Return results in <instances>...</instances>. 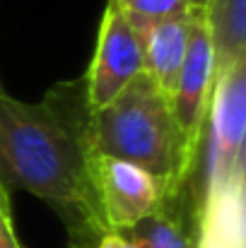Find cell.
Instances as JSON below:
<instances>
[{"label":"cell","instance_id":"obj_1","mask_svg":"<svg viewBox=\"0 0 246 248\" xmlns=\"http://www.w3.org/2000/svg\"><path fill=\"white\" fill-rule=\"evenodd\" d=\"M84 80L51 87L39 101H22L0 84V186L44 200L75 248L109 234L92 181V138Z\"/></svg>","mask_w":246,"mask_h":248},{"label":"cell","instance_id":"obj_2","mask_svg":"<svg viewBox=\"0 0 246 248\" xmlns=\"http://www.w3.org/2000/svg\"><path fill=\"white\" fill-rule=\"evenodd\" d=\"M94 155L140 166L166 193L196 178L200 188V155L181 130L171 99L140 73L111 104L89 116Z\"/></svg>","mask_w":246,"mask_h":248},{"label":"cell","instance_id":"obj_3","mask_svg":"<svg viewBox=\"0 0 246 248\" xmlns=\"http://www.w3.org/2000/svg\"><path fill=\"white\" fill-rule=\"evenodd\" d=\"M246 138V58L215 73V87L208 104L203 155H200V195L208 183L230 176L244 166Z\"/></svg>","mask_w":246,"mask_h":248},{"label":"cell","instance_id":"obj_4","mask_svg":"<svg viewBox=\"0 0 246 248\" xmlns=\"http://www.w3.org/2000/svg\"><path fill=\"white\" fill-rule=\"evenodd\" d=\"M140 73H143L140 36L114 5H106L99 24L94 58L89 63L87 75L82 78L89 111L94 113L106 104H111Z\"/></svg>","mask_w":246,"mask_h":248},{"label":"cell","instance_id":"obj_5","mask_svg":"<svg viewBox=\"0 0 246 248\" xmlns=\"http://www.w3.org/2000/svg\"><path fill=\"white\" fill-rule=\"evenodd\" d=\"M92 181L101 219L109 232H128L164 200L166 188L140 166L94 155Z\"/></svg>","mask_w":246,"mask_h":248},{"label":"cell","instance_id":"obj_6","mask_svg":"<svg viewBox=\"0 0 246 248\" xmlns=\"http://www.w3.org/2000/svg\"><path fill=\"white\" fill-rule=\"evenodd\" d=\"M215 73H217L215 53H213V41H210V31L205 24V15L203 10H196L188 53H186L183 68L171 92V108H174V116L181 130L200 150H203V135H205L208 104H210V94L215 87Z\"/></svg>","mask_w":246,"mask_h":248},{"label":"cell","instance_id":"obj_7","mask_svg":"<svg viewBox=\"0 0 246 248\" xmlns=\"http://www.w3.org/2000/svg\"><path fill=\"white\" fill-rule=\"evenodd\" d=\"M200 202L198 181L191 178L166 193L155 212L123 234L135 248H198Z\"/></svg>","mask_w":246,"mask_h":248},{"label":"cell","instance_id":"obj_8","mask_svg":"<svg viewBox=\"0 0 246 248\" xmlns=\"http://www.w3.org/2000/svg\"><path fill=\"white\" fill-rule=\"evenodd\" d=\"M246 164L208 183L200 202L198 248H246Z\"/></svg>","mask_w":246,"mask_h":248},{"label":"cell","instance_id":"obj_9","mask_svg":"<svg viewBox=\"0 0 246 248\" xmlns=\"http://www.w3.org/2000/svg\"><path fill=\"white\" fill-rule=\"evenodd\" d=\"M193 12L196 10L191 7L176 17H169L164 22H157V24L138 31L140 48H143V73L169 99H171L176 78H179L186 53H188Z\"/></svg>","mask_w":246,"mask_h":248},{"label":"cell","instance_id":"obj_10","mask_svg":"<svg viewBox=\"0 0 246 248\" xmlns=\"http://www.w3.org/2000/svg\"><path fill=\"white\" fill-rule=\"evenodd\" d=\"M203 15L213 41L215 70L246 58V0H208Z\"/></svg>","mask_w":246,"mask_h":248},{"label":"cell","instance_id":"obj_11","mask_svg":"<svg viewBox=\"0 0 246 248\" xmlns=\"http://www.w3.org/2000/svg\"><path fill=\"white\" fill-rule=\"evenodd\" d=\"M109 5H114L123 15V19L135 29V34L191 10L186 0H109Z\"/></svg>","mask_w":246,"mask_h":248},{"label":"cell","instance_id":"obj_12","mask_svg":"<svg viewBox=\"0 0 246 248\" xmlns=\"http://www.w3.org/2000/svg\"><path fill=\"white\" fill-rule=\"evenodd\" d=\"M0 248H24L17 239V232H15L12 205H10L7 190H2V195H0Z\"/></svg>","mask_w":246,"mask_h":248},{"label":"cell","instance_id":"obj_13","mask_svg":"<svg viewBox=\"0 0 246 248\" xmlns=\"http://www.w3.org/2000/svg\"><path fill=\"white\" fill-rule=\"evenodd\" d=\"M92 248H135L128 239H126V234H118V232H109V234H104L97 244Z\"/></svg>","mask_w":246,"mask_h":248},{"label":"cell","instance_id":"obj_14","mask_svg":"<svg viewBox=\"0 0 246 248\" xmlns=\"http://www.w3.org/2000/svg\"><path fill=\"white\" fill-rule=\"evenodd\" d=\"M186 2H188V7H193V10H203L208 0H186Z\"/></svg>","mask_w":246,"mask_h":248},{"label":"cell","instance_id":"obj_15","mask_svg":"<svg viewBox=\"0 0 246 248\" xmlns=\"http://www.w3.org/2000/svg\"><path fill=\"white\" fill-rule=\"evenodd\" d=\"M2 190H5V188H2V186H0V195H2Z\"/></svg>","mask_w":246,"mask_h":248}]
</instances>
